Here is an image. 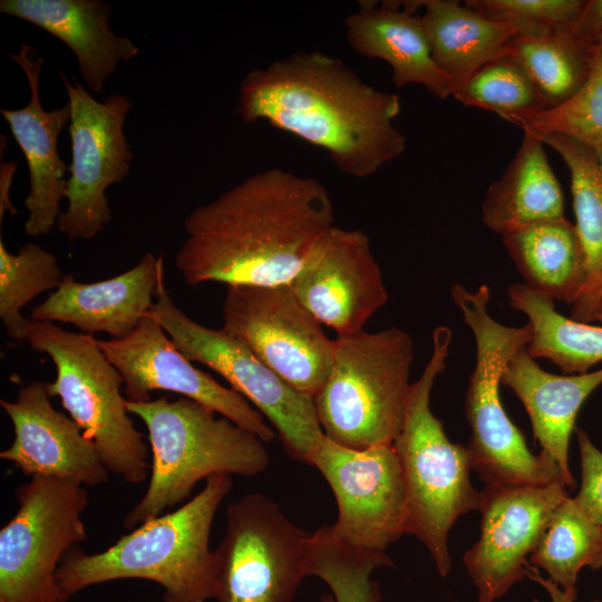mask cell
Masks as SVG:
<instances>
[{"label":"cell","mask_w":602,"mask_h":602,"mask_svg":"<svg viewBox=\"0 0 602 602\" xmlns=\"http://www.w3.org/2000/svg\"><path fill=\"white\" fill-rule=\"evenodd\" d=\"M27 341L52 360L56 378L47 382L48 394L59 397L108 472L129 484L143 483L151 469L148 448L129 417L120 389L124 379L98 339L30 319Z\"/></svg>","instance_id":"obj_8"},{"label":"cell","mask_w":602,"mask_h":602,"mask_svg":"<svg viewBox=\"0 0 602 602\" xmlns=\"http://www.w3.org/2000/svg\"><path fill=\"white\" fill-rule=\"evenodd\" d=\"M511 307L528 319L532 338L526 349L534 359L552 361L565 373H585L602 361V327L566 318L554 301L524 283L507 290Z\"/></svg>","instance_id":"obj_28"},{"label":"cell","mask_w":602,"mask_h":602,"mask_svg":"<svg viewBox=\"0 0 602 602\" xmlns=\"http://www.w3.org/2000/svg\"><path fill=\"white\" fill-rule=\"evenodd\" d=\"M320 602H334V599L332 595L323 594Z\"/></svg>","instance_id":"obj_41"},{"label":"cell","mask_w":602,"mask_h":602,"mask_svg":"<svg viewBox=\"0 0 602 602\" xmlns=\"http://www.w3.org/2000/svg\"><path fill=\"white\" fill-rule=\"evenodd\" d=\"M164 278L148 313L188 360L221 375L270 421L291 458L308 464L324 437L313 400L290 387L242 341L186 315L172 300Z\"/></svg>","instance_id":"obj_9"},{"label":"cell","mask_w":602,"mask_h":602,"mask_svg":"<svg viewBox=\"0 0 602 602\" xmlns=\"http://www.w3.org/2000/svg\"><path fill=\"white\" fill-rule=\"evenodd\" d=\"M50 398L47 382L32 381L20 388L14 401L0 400L14 435L0 458L31 477L67 478L87 486L105 483L108 469L95 445Z\"/></svg>","instance_id":"obj_18"},{"label":"cell","mask_w":602,"mask_h":602,"mask_svg":"<svg viewBox=\"0 0 602 602\" xmlns=\"http://www.w3.org/2000/svg\"><path fill=\"white\" fill-rule=\"evenodd\" d=\"M592 602H602V601H601V600H594V601H592Z\"/></svg>","instance_id":"obj_42"},{"label":"cell","mask_w":602,"mask_h":602,"mask_svg":"<svg viewBox=\"0 0 602 602\" xmlns=\"http://www.w3.org/2000/svg\"><path fill=\"white\" fill-rule=\"evenodd\" d=\"M501 383L524 405L541 450L559 465L566 486H575L569 467V446L576 416L586 398L602 385V368L577 375H554L542 369L526 347L505 366Z\"/></svg>","instance_id":"obj_23"},{"label":"cell","mask_w":602,"mask_h":602,"mask_svg":"<svg viewBox=\"0 0 602 602\" xmlns=\"http://www.w3.org/2000/svg\"><path fill=\"white\" fill-rule=\"evenodd\" d=\"M527 576L538 582L545 590L548 592L552 602H574L576 594L566 593L561 588H559L550 579L544 580L537 572L536 567L530 564H526Z\"/></svg>","instance_id":"obj_39"},{"label":"cell","mask_w":602,"mask_h":602,"mask_svg":"<svg viewBox=\"0 0 602 602\" xmlns=\"http://www.w3.org/2000/svg\"><path fill=\"white\" fill-rule=\"evenodd\" d=\"M300 303L337 337L363 330L388 302L368 235L332 225L313 243L289 283Z\"/></svg>","instance_id":"obj_16"},{"label":"cell","mask_w":602,"mask_h":602,"mask_svg":"<svg viewBox=\"0 0 602 602\" xmlns=\"http://www.w3.org/2000/svg\"><path fill=\"white\" fill-rule=\"evenodd\" d=\"M565 486L559 480L482 491L479 537L464 555L478 602H495L527 575L530 554L556 506L569 496Z\"/></svg>","instance_id":"obj_17"},{"label":"cell","mask_w":602,"mask_h":602,"mask_svg":"<svg viewBox=\"0 0 602 602\" xmlns=\"http://www.w3.org/2000/svg\"><path fill=\"white\" fill-rule=\"evenodd\" d=\"M544 146L540 137L524 132L514 158L487 188L480 205L482 221L501 236L564 217L563 191Z\"/></svg>","instance_id":"obj_24"},{"label":"cell","mask_w":602,"mask_h":602,"mask_svg":"<svg viewBox=\"0 0 602 602\" xmlns=\"http://www.w3.org/2000/svg\"><path fill=\"white\" fill-rule=\"evenodd\" d=\"M25 72L30 99L19 109H0L26 158L29 171V193L25 200L28 217L25 233L29 236L47 234L57 225L60 203L67 188V166L58 153V139L70 123V105L46 110L39 93V77L45 59L25 42L10 55Z\"/></svg>","instance_id":"obj_19"},{"label":"cell","mask_w":602,"mask_h":602,"mask_svg":"<svg viewBox=\"0 0 602 602\" xmlns=\"http://www.w3.org/2000/svg\"><path fill=\"white\" fill-rule=\"evenodd\" d=\"M453 97L467 107L494 111L508 122L545 109L525 69L507 54L482 66Z\"/></svg>","instance_id":"obj_33"},{"label":"cell","mask_w":602,"mask_h":602,"mask_svg":"<svg viewBox=\"0 0 602 602\" xmlns=\"http://www.w3.org/2000/svg\"><path fill=\"white\" fill-rule=\"evenodd\" d=\"M585 0H468L465 4L492 20L511 23L520 33L572 27Z\"/></svg>","instance_id":"obj_35"},{"label":"cell","mask_w":602,"mask_h":602,"mask_svg":"<svg viewBox=\"0 0 602 602\" xmlns=\"http://www.w3.org/2000/svg\"><path fill=\"white\" fill-rule=\"evenodd\" d=\"M528 562L564 592L576 594L581 570L602 567V528L567 496L552 513Z\"/></svg>","instance_id":"obj_30"},{"label":"cell","mask_w":602,"mask_h":602,"mask_svg":"<svg viewBox=\"0 0 602 602\" xmlns=\"http://www.w3.org/2000/svg\"><path fill=\"white\" fill-rule=\"evenodd\" d=\"M541 139L562 157L570 173L574 225L586 256V282L571 305V319L590 323L602 293V155L561 134Z\"/></svg>","instance_id":"obj_27"},{"label":"cell","mask_w":602,"mask_h":602,"mask_svg":"<svg viewBox=\"0 0 602 602\" xmlns=\"http://www.w3.org/2000/svg\"><path fill=\"white\" fill-rule=\"evenodd\" d=\"M419 8L421 1H359L344 20L347 41L357 54L388 62L397 88L416 84L445 99L453 84L433 58Z\"/></svg>","instance_id":"obj_21"},{"label":"cell","mask_w":602,"mask_h":602,"mask_svg":"<svg viewBox=\"0 0 602 602\" xmlns=\"http://www.w3.org/2000/svg\"><path fill=\"white\" fill-rule=\"evenodd\" d=\"M593 43L559 27L535 33H517L506 54L517 60L535 85L545 109L570 100L583 86L591 65Z\"/></svg>","instance_id":"obj_29"},{"label":"cell","mask_w":602,"mask_h":602,"mask_svg":"<svg viewBox=\"0 0 602 602\" xmlns=\"http://www.w3.org/2000/svg\"><path fill=\"white\" fill-rule=\"evenodd\" d=\"M400 108L398 95L365 84L340 59L298 51L251 70L236 113L324 149L340 172L365 178L404 153L406 138L394 125Z\"/></svg>","instance_id":"obj_2"},{"label":"cell","mask_w":602,"mask_h":602,"mask_svg":"<svg viewBox=\"0 0 602 602\" xmlns=\"http://www.w3.org/2000/svg\"><path fill=\"white\" fill-rule=\"evenodd\" d=\"M127 409L146 426L152 464L147 489L126 515L125 528L168 513L186 501L203 478L216 474L254 476L269 465L261 437L193 399L127 400Z\"/></svg>","instance_id":"obj_5"},{"label":"cell","mask_w":602,"mask_h":602,"mask_svg":"<svg viewBox=\"0 0 602 602\" xmlns=\"http://www.w3.org/2000/svg\"><path fill=\"white\" fill-rule=\"evenodd\" d=\"M591 322H599L602 324V293L594 307V310L591 314L590 323Z\"/></svg>","instance_id":"obj_40"},{"label":"cell","mask_w":602,"mask_h":602,"mask_svg":"<svg viewBox=\"0 0 602 602\" xmlns=\"http://www.w3.org/2000/svg\"><path fill=\"white\" fill-rule=\"evenodd\" d=\"M581 458V486L573 497L577 506L602 528V452L594 446L588 434L574 429Z\"/></svg>","instance_id":"obj_36"},{"label":"cell","mask_w":602,"mask_h":602,"mask_svg":"<svg viewBox=\"0 0 602 602\" xmlns=\"http://www.w3.org/2000/svg\"><path fill=\"white\" fill-rule=\"evenodd\" d=\"M59 76L70 105L71 163L65 194L68 205L57 230L70 241L90 240L111 221L106 190L130 172L134 153L124 126L132 103L123 94L99 101L74 76L72 81L62 71Z\"/></svg>","instance_id":"obj_13"},{"label":"cell","mask_w":602,"mask_h":602,"mask_svg":"<svg viewBox=\"0 0 602 602\" xmlns=\"http://www.w3.org/2000/svg\"><path fill=\"white\" fill-rule=\"evenodd\" d=\"M16 498L18 509L0 531V602H64L56 573L87 537L88 493L74 479L33 476Z\"/></svg>","instance_id":"obj_10"},{"label":"cell","mask_w":602,"mask_h":602,"mask_svg":"<svg viewBox=\"0 0 602 602\" xmlns=\"http://www.w3.org/2000/svg\"><path fill=\"white\" fill-rule=\"evenodd\" d=\"M308 464L321 473L334 495L338 517L331 528L340 541L385 552L406 534V487L392 444L357 449L324 436Z\"/></svg>","instance_id":"obj_14"},{"label":"cell","mask_w":602,"mask_h":602,"mask_svg":"<svg viewBox=\"0 0 602 602\" xmlns=\"http://www.w3.org/2000/svg\"><path fill=\"white\" fill-rule=\"evenodd\" d=\"M223 327L299 394L313 399L326 382L334 340L289 284L227 285Z\"/></svg>","instance_id":"obj_12"},{"label":"cell","mask_w":602,"mask_h":602,"mask_svg":"<svg viewBox=\"0 0 602 602\" xmlns=\"http://www.w3.org/2000/svg\"><path fill=\"white\" fill-rule=\"evenodd\" d=\"M17 163L4 162L1 164V178H0V219L2 221L3 214L9 212L11 215L17 214V208L12 205L10 200V186L16 172Z\"/></svg>","instance_id":"obj_38"},{"label":"cell","mask_w":602,"mask_h":602,"mask_svg":"<svg viewBox=\"0 0 602 602\" xmlns=\"http://www.w3.org/2000/svg\"><path fill=\"white\" fill-rule=\"evenodd\" d=\"M452 338L448 327L434 329L430 358L411 382L404 424L392 443L406 487V534L426 546L441 576L452 569L450 528L462 515L478 511L482 501L469 479L467 446L452 443L430 409L431 389L446 368Z\"/></svg>","instance_id":"obj_4"},{"label":"cell","mask_w":602,"mask_h":602,"mask_svg":"<svg viewBox=\"0 0 602 602\" xmlns=\"http://www.w3.org/2000/svg\"><path fill=\"white\" fill-rule=\"evenodd\" d=\"M333 220L319 181L262 171L188 214L175 266L190 287L289 284Z\"/></svg>","instance_id":"obj_1"},{"label":"cell","mask_w":602,"mask_h":602,"mask_svg":"<svg viewBox=\"0 0 602 602\" xmlns=\"http://www.w3.org/2000/svg\"><path fill=\"white\" fill-rule=\"evenodd\" d=\"M524 284L572 305L586 282V256L574 223L562 217L502 236Z\"/></svg>","instance_id":"obj_26"},{"label":"cell","mask_w":602,"mask_h":602,"mask_svg":"<svg viewBox=\"0 0 602 602\" xmlns=\"http://www.w3.org/2000/svg\"><path fill=\"white\" fill-rule=\"evenodd\" d=\"M56 256L29 242L13 254L0 239V318L7 334L27 340L30 319L21 309L38 294L56 290L64 278Z\"/></svg>","instance_id":"obj_32"},{"label":"cell","mask_w":602,"mask_h":602,"mask_svg":"<svg viewBox=\"0 0 602 602\" xmlns=\"http://www.w3.org/2000/svg\"><path fill=\"white\" fill-rule=\"evenodd\" d=\"M98 344L122 375L128 401L145 402L152 391H171L206 406L265 443L278 436L242 395L194 367L149 313L126 337L98 339Z\"/></svg>","instance_id":"obj_15"},{"label":"cell","mask_w":602,"mask_h":602,"mask_svg":"<svg viewBox=\"0 0 602 602\" xmlns=\"http://www.w3.org/2000/svg\"><path fill=\"white\" fill-rule=\"evenodd\" d=\"M391 564L385 552L343 543L333 534L331 525L319 527L305 542V574L326 582L334 602H380V590L371 580V573Z\"/></svg>","instance_id":"obj_31"},{"label":"cell","mask_w":602,"mask_h":602,"mask_svg":"<svg viewBox=\"0 0 602 602\" xmlns=\"http://www.w3.org/2000/svg\"><path fill=\"white\" fill-rule=\"evenodd\" d=\"M450 295L476 343L475 368L464 404L470 428L467 448L472 469L488 487L564 483L552 457L528 449L499 397L503 370L513 355L530 343V326L508 327L494 320L488 312L491 291L485 284L470 291L455 283Z\"/></svg>","instance_id":"obj_6"},{"label":"cell","mask_w":602,"mask_h":602,"mask_svg":"<svg viewBox=\"0 0 602 602\" xmlns=\"http://www.w3.org/2000/svg\"><path fill=\"white\" fill-rule=\"evenodd\" d=\"M511 123L540 138L548 134L572 137L602 155V41L593 43L588 77L570 100Z\"/></svg>","instance_id":"obj_34"},{"label":"cell","mask_w":602,"mask_h":602,"mask_svg":"<svg viewBox=\"0 0 602 602\" xmlns=\"http://www.w3.org/2000/svg\"><path fill=\"white\" fill-rule=\"evenodd\" d=\"M572 29L592 43L602 41V0H585Z\"/></svg>","instance_id":"obj_37"},{"label":"cell","mask_w":602,"mask_h":602,"mask_svg":"<svg viewBox=\"0 0 602 602\" xmlns=\"http://www.w3.org/2000/svg\"><path fill=\"white\" fill-rule=\"evenodd\" d=\"M414 343L398 327L334 340L330 373L313 397L327 438L362 449L391 445L404 424Z\"/></svg>","instance_id":"obj_7"},{"label":"cell","mask_w":602,"mask_h":602,"mask_svg":"<svg viewBox=\"0 0 602 602\" xmlns=\"http://www.w3.org/2000/svg\"><path fill=\"white\" fill-rule=\"evenodd\" d=\"M231 487V475H213L184 505L138 525L107 550L87 554L72 546L56 573L62 601L90 585L124 579L158 583L164 602L215 599L216 560L210 535Z\"/></svg>","instance_id":"obj_3"},{"label":"cell","mask_w":602,"mask_h":602,"mask_svg":"<svg viewBox=\"0 0 602 602\" xmlns=\"http://www.w3.org/2000/svg\"><path fill=\"white\" fill-rule=\"evenodd\" d=\"M309 534L278 504L251 493L226 509L224 536L214 551L217 602H292L305 574Z\"/></svg>","instance_id":"obj_11"},{"label":"cell","mask_w":602,"mask_h":602,"mask_svg":"<svg viewBox=\"0 0 602 602\" xmlns=\"http://www.w3.org/2000/svg\"><path fill=\"white\" fill-rule=\"evenodd\" d=\"M0 12L50 33L74 54L81 77L100 93L119 62L139 52L128 38L109 28L111 4L104 0H1Z\"/></svg>","instance_id":"obj_22"},{"label":"cell","mask_w":602,"mask_h":602,"mask_svg":"<svg viewBox=\"0 0 602 602\" xmlns=\"http://www.w3.org/2000/svg\"><path fill=\"white\" fill-rule=\"evenodd\" d=\"M164 273L163 256L145 253L132 269L110 279L82 283L65 274L60 285L31 308V320L69 323L86 334L105 332L122 339L151 310Z\"/></svg>","instance_id":"obj_20"},{"label":"cell","mask_w":602,"mask_h":602,"mask_svg":"<svg viewBox=\"0 0 602 602\" xmlns=\"http://www.w3.org/2000/svg\"><path fill=\"white\" fill-rule=\"evenodd\" d=\"M421 8L433 58L449 77L453 94L482 66L505 55L520 33L513 25L486 18L456 0H424Z\"/></svg>","instance_id":"obj_25"}]
</instances>
